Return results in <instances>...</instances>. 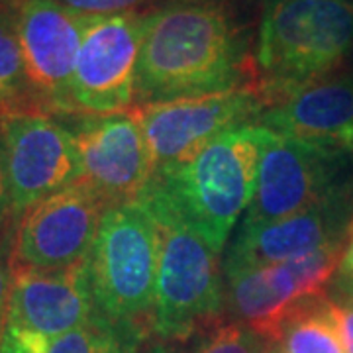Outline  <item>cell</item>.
<instances>
[{
	"mask_svg": "<svg viewBox=\"0 0 353 353\" xmlns=\"http://www.w3.org/2000/svg\"><path fill=\"white\" fill-rule=\"evenodd\" d=\"M75 12L88 16H110V14L134 12L150 0H55Z\"/></svg>",
	"mask_w": 353,
	"mask_h": 353,
	"instance_id": "obj_21",
	"label": "cell"
},
{
	"mask_svg": "<svg viewBox=\"0 0 353 353\" xmlns=\"http://www.w3.org/2000/svg\"><path fill=\"white\" fill-rule=\"evenodd\" d=\"M0 139L16 224L36 202L83 176L75 132L61 126L55 116L36 110L2 114Z\"/></svg>",
	"mask_w": 353,
	"mask_h": 353,
	"instance_id": "obj_10",
	"label": "cell"
},
{
	"mask_svg": "<svg viewBox=\"0 0 353 353\" xmlns=\"http://www.w3.org/2000/svg\"><path fill=\"white\" fill-rule=\"evenodd\" d=\"M161 236L141 199L112 204L88 252V287L97 312L152 332Z\"/></svg>",
	"mask_w": 353,
	"mask_h": 353,
	"instance_id": "obj_5",
	"label": "cell"
},
{
	"mask_svg": "<svg viewBox=\"0 0 353 353\" xmlns=\"http://www.w3.org/2000/svg\"><path fill=\"white\" fill-rule=\"evenodd\" d=\"M352 48L353 0H271L255 41V88L271 108L334 75Z\"/></svg>",
	"mask_w": 353,
	"mask_h": 353,
	"instance_id": "obj_3",
	"label": "cell"
},
{
	"mask_svg": "<svg viewBox=\"0 0 353 353\" xmlns=\"http://www.w3.org/2000/svg\"><path fill=\"white\" fill-rule=\"evenodd\" d=\"M110 206L83 181L36 202L16 224L10 265L51 271L85 261Z\"/></svg>",
	"mask_w": 353,
	"mask_h": 353,
	"instance_id": "obj_13",
	"label": "cell"
},
{
	"mask_svg": "<svg viewBox=\"0 0 353 353\" xmlns=\"http://www.w3.org/2000/svg\"><path fill=\"white\" fill-rule=\"evenodd\" d=\"M267 104L255 87L132 108L152 157L153 173L187 161L228 130L257 124Z\"/></svg>",
	"mask_w": 353,
	"mask_h": 353,
	"instance_id": "obj_12",
	"label": "cell"
},
{
	"mask_svg": "<svg viewBox=\"0 0 353 353\" xmlns=\"http://www.w3.org/2000/svg\"><path fill=\"white\" fill-rule=\"evenodd\" d=\"M257 124L287 138L352 155L353 73H334L304 85L267 108Z\"/></svg>",
	"mask_w": 353,
	"mask_h": 353,
	"instance_id": "obj_16",
	"label": "cell"
},
{
	"mask_svg": "<svg viewBox=\"0 0 353 353\" xmlns=\"http://www.w3.org/2000/svg\"><path fill=\"white\" fill-rule=\"evenodd\" d=\"M350 73H353V48L352 53H350Z\"/></svg>",
	"mask_w": 353,
	"mask_h": 353,
	"instance_id": "obj_29",
	"label": "cell"
},
{
	"mask_svg": "<svg viewBox=\"0 0 353 353\" xmlns=\"http://www.w3.org/2000/svg\"><path fill=\"white\" fill-rule=\"evenodd\" d=\"M0 353H22L18 347H14L10 343H6V341H0Z\"/></svg>",
	"mask_w": 353,
	"mask_h": 353,
	"instance_id": "obj_27",
	"label": "cell"
},
{
	"mask_svg": "<svg viewBox=\"0 0 353 353\" xmlns=\"http://www.w3.org/2000/svg\"><path fill=\"white\" fill-rule=\"evenodd\" d=\"M139 353H173V352H171V347H169V343H167V341L153 340V341H148V343L143 345V350H141Z\"/></svg>",
	"mask_w": 353,
	"mask_h": 353,
	"instance_id": "obj_26",
	"label": "cell"
},
{
	"mask_svg": "<svg viewBox=\"0 0 353 353\" xmlns=\"http://www.w3.org/2000/svg\"><path fill=\"white\" fill-rule=\"evenodd\" d=\"M97 316L87 265L65 269L12 267L2 340L22 353H43L48 343Z\"/></svg>",
	"mask_w": 353,
	"mask_h": 353,
	"instance_id": "obj_9",
	"label": "cell"
},
{
	"mask_svg": "<svg viewBox=\"0 0 353 353\" xmlns=\"http://www.w3.org/2000/svg\"><path fill=\"white\" fill-rule=\"evenodd\" d=\"M143 26V10L92 16L73 77L77 116L99 118L134 108Z\"/></svg>",
	"mask_w": 353,
	"mask_h": 353,
	"instance_id": "obj_11",
	"label": "cell"
},
{
	"mask_svg": "<svg viewBox=\"0 0 353 353\" xmlns=\"http://www.w3.org/2000/svg\"><path fill=\"white\" fill-rule=\"evenodd\" d=\"M353 224V181L299 214L257 228H240L224 259V275L304 257L347 240Z\"/></svg>",
	"mask_w": 353,
	"mask_h": 353,
	"instance_id": "obj_14",
	"label": "cell"
},
{
	"mask_svg": "<svg viewBox=\"0 0 353 353\" xmlns=\"http://www.w3.org/2000/svg\"><path fill=\"white\" fill-rule=\"evenodd\" d=\"M330 314L336 322V328L340 334L343 352L353 353V301L350 299L347 303H336L328 301Z\"/></svg>",
	"mask_w": 353,
	"mask_h": 353,
	"instance_id": "obj_24",
	"label": "cell"
},
{
	"mask_svg": "<svg viewBox=\"0 0 353 353\" xmlns=\"http://www.w3.org/2000/svg\"><path fill=\"white\" fill-rule=\"evenodd\" d=\"M259 124L220 134L187 161L155 171L145 192L161 201L222 255L257 189Z\"/></svg>",
	"mask_w": 353,
	"mask_h": 353,
	"instance_id": "obj_2",
	"label": "cell"
},
{
	"mask_svg": "<svg viewBox=\"0 0 353 353\" xmlns=\"http://www.w3.org/2000/svg\"><path fill=\"white\" fill-rule=\"evenodd\" d=\"M267 343L250 326L234 320L202 332L190 353H263Z\"/></svg>",
	"mask_w": 353,
	"mask_h": 353,
	"instance_id": "obj_20",
	"label": "cell"
},
{
	"mask_svg": "<svg viewBox=\"0 0 353 353\" xmlns=\"http://www.w3.org/2000/svg\"><path fill=\"white\" fill-rule=\"evenodd\" d=\"M345 241L289 261L226 273V310L263 340L277 341L299 310L328 296Z\"/></svg>",
	"mask_w": 353,
	"mask_h": 353,
	"instance_id": "obj_6",
	"label": "cell"
},
{
	"mask_svg": "<svg viewBox=\"0 0 353 353\" xmlns=\"http://www.w3.org/2000/svg\"><path fill=\"white\" fill-rule=\"evenodd\" d=\"M139 199L155 216L161 236L152 336L173 343L222 324L226 312V275L220 253L161 199L145 190Z\"/></svg>",
	"mask_w": 353,
	"mask_h": 353,
	"instance_id": "obj_4",
	"label": "cell"
},
{
	"mask_svg": "<svg viewBox=\"0 0 353 353\" xmlns=\"http://www.w3.org/2000/svg\"><path fill=\"white\" fill-rule=\"evenodd\" d=\"M16 230V220L12 214V199H10V185H8V171H6V157L0 139V236H12Z\"/></svg>",
	"mask_w": 353,
	"mask_h": 353,
	"instance_id": "obj_23",
	"label": "cell"
},
{
	"mask_svg": "<svg viewBox=\"0 0 353 353\" xmlns=\"http://www.w3.org/2000/svg\"><path fill=\"white\" fill-rule=\"evenodd\" d=\"M10 2H16V0H0V4H10Z\"/></svg>",
	"mask_w": 353,
	"mask_h": 353,
	"instance_id": "obj_30",
	"label": "cell"
},
{
	"mask_svg": "<svg viewBox=\"0 0 353 353\" xmlns=\"http://www.w3.org/2000/svg\"><path fill=\"white\" fill-rule=\"evenodd\" d=\"M14 18L34 110L77 116L73 77L92 16L75 12L55 0H16Z\"/></svg>",
	"mask_w": 353,
	"mask_h": 353,
	"instance_id": "obj_8",
	"label": "cell"
},
{
	"mask_svg": "<svg viewBox=\"0 0 353 353\" xmlns=\"http://www.w3.org/2000/svg\"><path fill=\"white\" fill-rule=\"evenodd\" d=\"M150 336L143 326L114 322L97 312L85 326L50 341L43 353H139Z\"/></svg>",
	"mask_w": 353,
	"mask_h": 353,
	"instance_id": "obj_17",
	"label": "cell"
},
{
	"mask_svg": "<svg viewBox=\"0 0 353 353\" xmlns=\"http://www.w3.org/2000/svg\"><path fill=\"white\" fill-rule=\"evenodd\" d=\"M14 6L16 2L0 4V116L18 110H34L26 83Z\"/></svg>",
	"mask_w": 353,
	"mask_h": 353,
	"instance_id": "obj_19",
	"label": "cell"
},
{
	"mask_svg": "<svg viewBox=\"0 0 353 353\" xmlns=\"http://www.w3.org/2000/svg\"><path fill=\"white\" fill-rule=\"evenodd\" d=\"M328 296L304 306L281 330L275 341L283 353H345L336 322L330 314Z\"/></svg>",
	"mask_w": 353,
	"mask_h": 353,
	"instance_id": "obj_18",
	"label": "cell"
},
{
	"mask_svg": "<svg viewBox=\"0 0 353 353\" xmlns=\"http://www.w3.org/2000/svg\"><path fill=\"white\" fill-rule=\"evenodd\" d=\"M252 28L236 0H165L145 10L136 104L255 87Z\"/></svg>",
	"mask_w": 353,
	"mask_h": 353,
	"instance_id": "obj_1",
	"label": "cell"
},
{
	"mask_svg": "<svg viewBox=\"0 0 353 353\" xmlns=\"http://www.w3.org/2000/svg\"><path fill=\"white\" fill-rule=\"evenodd\" d=\"M263 353H283V352H281V347H279L275 341H269V343H267V347H265Z\"/></svg>",
	"mask_w": 353,
	"mask_h": 353,
	"instance_id": "obj_28",
	"label": "cell"
},
{
	"mask_svg": "<svg viewBox=\"0 0 353 353\" xmlns=\"http://www.w3.org/2000/svg\"><path fill=\"white\" fill-rule=\"evenodd\" d=\"M81 181L110 204L138 199L153 176L143 130L134 110L87 118L75 132Z\"/></svg>",
	"mask_w": 353,
	"mask_h": 353,
	"instance_id": "obj_15",
	"label": "cell"
},
{
	"mask_svg": "<svg viewBox=\"0 0 353 353\" xmlns=\"http://www.w3.org/2000/svg\"><path fill=\"white\" fill-rule=\"evenodd\" d=\"M10 253H12V236H0V340H2V332H4L10 281H12Z\"/></svg>",
	"mask_w": 353,
	"mask_h": 353,
	"instance_id": "obj_22",
	"label": "cell"
},
{
	"mask_svg": "<svg viewBox=\"0 0 353 353\" xmlns=\"http://www.w3.org/2000/svg\"><path fill=\"white\" fill-rule=\"evenodd\" d=\"M338 273L343 277V281H347L353 287V224L350 228V234H347V241H345V250L341 255Z\"/></svg>",
	"mask_w": 353,
	"mask_h": 353,
	"instance_id": "obj_25",
	"label": "cell"
},
{
	"mask_svg": "<svg viewBox=\"0 0 353 353\" xmlns=\"http://www.w3.org/2000/svg\"><path fill=\"white\" fill-rule=\"evenodd\" d=\"M257 189L240 228L277 222L326 201L353 181L345 167L350 153L287 138L261 126Z\"/></svg>",
	"mask_w": 353,
	"mask_h": 353,
	"instance_id": "obj_7",
	"label": "cell"
},
{
	"mask_svg": "<svg viewBox=\"0 0 353 353\" xmlns=\"http://www.w3.org/2000/svg\"><path fill=\"white\" fill-rule=\"evenodd\" d=\"M352 301H353V296H352Z\"/></svg>",
	"mask_w": 353,
	"mask_h": 353,
	"instance_id": "obj_31",
	"label": "cell"
}]
</instances>
